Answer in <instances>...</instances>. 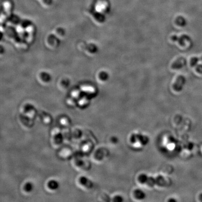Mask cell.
I'll return each mask as SVG.
<instances>
[{
  "instance_id": "obj_4",
  "label": "cell",
  "mask_w": 202,
  "mask_h": 202,
  "mask_svg": "<svg viewBox=\"0 0 202 202\" xmlns=\"http://www.w3.org/2000/svg\"><path fill=\"white\" fill-rule=\"evenodd\" d=\"M100 78L104 81H106L109 77V75L106 72H102L100 74Z\"/></svg>"
},
{
  "instance_id": "obj_1",
  "label": "cell",
  "mask_w": 202,
  "mask_h": 202,
  "mask_svg": "<svg viewBox=\"0 0 202 202\" xmlns=\"http://www.w3.org/2000/svg\"><path fill=\"white\" fill-rule=\"evenodd\" d=\"M185 81V78H184V76L182 75L179 76L173 86L174 90L176 91H182Z\"/></svg>"
},
{
  "instance_id": "obj_3",
  "label": "cell",
  "mask_w": 202,
  "mask_h": 202,
  "mask_svg": "<svg viewBox=\"0 0 202 202\" xmlns=\"http://www.w3.org/2000/svg\"><path fill=\"white\" fill-rule=\"evenodd\" d=\"M189 39V38L186 35H182L181 37H178L176 35H173L171 37L172 40L174 42H178L179 44L182 46H183L185 45L184 41L186 39Z\"/></svg>"
},
{
  "instance_id": "obj_2",
  "label": "cell",
  "mask_w": 202,
  "mask_h": 202,
  "mask_svg": "<svg viewBox=\"0 0 202 202\" xmlns=\"http://www.w3.org/2000/svg\"><path fill=\"white\" fill-rule=\"evenodd\" d=\"M186 64V61L184 58L181 57L175 61L171 65V68L173 69H179L183 68Z\"/></svg>"
}]
</instances>
